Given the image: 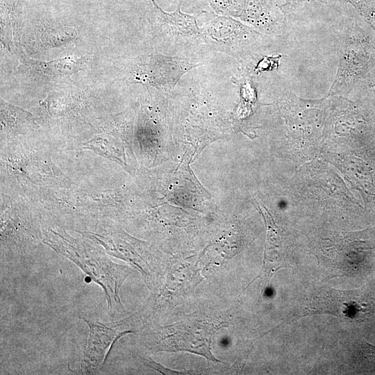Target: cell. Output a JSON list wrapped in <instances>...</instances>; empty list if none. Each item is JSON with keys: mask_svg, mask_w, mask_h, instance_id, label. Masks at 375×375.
Segmentation results:
<instances>
[{"mask_svg": "<svg viewBox=\"0 0 375 375\" xmlns=\"http://www.w3.org/2000/svg\"><path fill=\"white\" fill-rule=\"evenodd\" d=\"M59 241L51 242L52 247L73 261L103 290L108 314L111 319L124 310L119 297L123 282L129 275L131 268L112 262L104 254L72 244L59 236Z\"/></svg>", "mask_w": 375, "mask_h": 375, "instance_id": "cell-1", "label": "cell"}, {"mask_svg": "<svg viewBox=\"0 0 375 375\" xmlns=\"http://www.w3.org/2000/svg\"><path fill=\"white\" fill-rule=\"evenodd\" d=\"M375 312V293L365 290H340L324 288L311 298L305 315L331 314L358 320Z\"/></svg>", "mask_w": 375, "mask_h": 375, "instance_id": "cell-2", "label": "cell"}, {"mask_svg": "<svg viewBox=\"0 0 375 375\" xmlns=\"http://www.w3.org/2000/svg\"><path fill=\"white\" fill-rule=\"evenodd\" d=\"M133 317L104 323L85 315L79 316L89 327V335L81 363L82 372L93 374L99 370L115 341L125 333L134 332Z\"/></svg>", "mask_w": 375, "mask_h": 375, "instance_id": "cell-3", "label": "cell"}, {"mask_svg": "<svg viewBox=\"0 0 375 375\" xmlns=\"http://www.w3.org/2000/svg\"><path fill=\"white\" fill-rule=\"evenodd\" d=\"M198 65L180 58L150 55L131 67L130 79L135 83L172 89L183 74Z\"/></svg>", "mask_w": 375, "mask_h": 375, "instance_id": "cell-4", "label": "cell"}, {"mask_svg": "<svg viewBox=\"0 0 375 375\" xmlns=\"http://www.w3.org/2000/svg\"><path fill=\"white\" fill-rule=\"evenodd\" d=\"M172 333H163L160 340L151 345L156 351H188L204 356L211 361H218L211 352V336L214 327L202 322L179 323L171 326Z\"/></svg>", "mask_w": 375, "mask_h": 375, "instance_id": "cell-5", "label": "cell"}, {"mask_svg": "<svg viewBox=\"0 0 375 375\" xmlns=\"http://www.w3.org/2000/svg\"><path fill=\"white\" fill-rule=\"evenodd\" d=\"M19 53V69L35 78L55 80L70 76L79 71L85 62L84 58L67 56L51 61H39Z\"/></svg>", "mask_w": 375, "mask_h": 375, "instance_id": "cell-6", "label": "cell"}, {"mask_svg": "<svg viewBox=\"0 0 375 375\" xmlns=\"http://www.w3.org/2000/svg\"><path fill=\"white\" fill-rule=\"evenodd\" d=\"M152 2L155 17L167 32L183 38H194L201 33L195 17L181 12L179 8L174 12H165L158 6L154 0Z\"/></svg>", "mask_w": 375, "mask_h": 375, "instance_id": "cell-7", "label": "cell"}, {"mask_svg": "<svg viewBox=\"0 0 375 375\" xmlns=\"http://www.w3.org/2000/svg\"><path fill=\"white\" fill-rule=\"evenodd\" d=\"M77 33L75 28L69 26L59 28H46L40 34L42 46L46 48L59 47L76 39Z\"/></svg>", "mask_w": 375, "mask_h": 375, "instance_id": "cell-8", "label": "cell"}, {"mask_svg": "<svg viewBox=\"0 0 375 375\" xmlns=\"http://www.w3.org/2000/svg\"><path fill=\"white\" fill-rule=\"evenodd\" d=\"M22 14V0H1L3 29L15 30Z\"/></svg>", "mask_w": 375, "mask_h": 375, "instance_id": "cell-9", "label": "cell"}, {"mask_svg": "<svg viewBox=\"0 0 375 375\" xmlns=\"http://www.w3.org/2000/svg\"><path fill=\"white\" fill-rule=\"evenodd\" d=\"M361 349L363 355L375 363V346L363 342L361 344Z\"/></svg>", "mask_w": 375, "mask_h": 375, "instance_id": "cell-10", "label": "cell"}]
</instances>
